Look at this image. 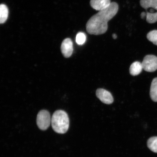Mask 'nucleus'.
Wrapping results in <instances>:
<instances>
[{"label":"nucleus","instance_id":"obj_1","mask_svg":"<svg viewBox=\"0 0 157 157\" xmlns=\"http://www.w3.org/2000/svg\"><path fill=\"white\" fill-rule=\"evenodd\" d=\"M118 10V4L113 2L107 9L93 15L86 24L87 32L90 34L96 35L105 34L108 29V22L117 15Z\"/></svg>","mask_w":157,"mask_h":157},{"label":"nucleus","instance_id":"obj_2","mask_svg":"<svg viewBox=\"0 0 157 157\" xmlns=\"http://www.w3.org/2000/svg\"><path fill=\"white\" fill-rule=\"evenodd\" d=\"M52 127L55 132L64 134L69 127V118L65 111L59 110L55 112L52 118Z\"/></svg>","mask_w":157,"mask_h":157},{"label":"nucleus","instance_id":"obj_3","mask_svg":"<svg viewBox=\"0 0 157 157\" xmlns=\"http://www.w3.org/2000/svg\"><path fill=\"white\" fill-rule=\"evenodd\" d=\"M141 6L147 11L146 21L149 23H154V18L156 12L157 0H140Z\"/></svg>","mask_w":157,"mask_h":157},{"label":"nucleus","instance_id":"obj_4","mask_svg":"<svg viewBox=\"0 0 157 157\" xmlns=\"http://www.w3.org/2000/svg\"><path fill=\"white\" fill-rule=\"evenodd\" d=\"M52 118L50 113L46 110L39 112L37 115L36 124L39 128L43 131L46 130L50 126Z\"/></svg>","mask_w":157,"mask_h":157},{"label":"nucleus","instance_id":"obj_5","mask_svg":"<svg viewBox=\"0 0 157 157\" xmlns=\"http://www.w3.org/2000/svg\"><path fill=\"white\" fill-rule=\"evenodd\" d=\"M142 63L143 69L146 71L154 72L157 70V57L154 55H147Z\"/></svg>","mask_w":157,"mask_h":157},{"label":"nucleus","instance_id":"obj_6","mask_svg":"<svg viewBox=\"0 0 157 157\" xmlns=\"http://www.w3.org/2000/svg\"><path fill=\"white\" fill-rule=\"evenodd\" d=\"M96 95L100 101L104 103L110 105L113 102V99L112 95L106 90L99 88L96 91Z\"/></svg>","mask_w":157,"mask_h":157},{"label":"nucleus","instance_id":"obj_7","mask_svg":"<svg viewBox=\"0 0 157 157\" xmlns=\"http://www.w3.org/2000/svg\"><path fill=\"white\" fill-rule=\"evenodd\" d=\"M61 50L64 56L66 58L70 57L73 52V43L70 38H66L63 41Z\"/></svg>","mask_w":157,"mask_h":157},{"label":"nucleus","instance_id":"obj_8","mask_svg":"<svg viewBox=\"0 0 157 157\" xmlns=\"http://www.w3.org/2000/svg\"><path fill=\"white\" fill-rule=\"evenodd\" d=\"M110 0H90V5L96 10L101 11L107 9L111 4Z\"/></svg>","mask_w":157,"mask_h":157},{"label":"nucleus","instance_id":"obj_9","mask_svg":"<svg viewBox=\"0 0 157 157\" xmlns=\"http://www.w3.org/2000/svg\"><path fill=\"white\" fill-rule=\"evenodd\" d=\"M143 69L142 63L139 62H135L131 65L129 72L131 75L136 76L141 73Z\"/></svg>","mask_w":157,"mask_h":157},{"label":"nucleus","instance_id":"obj_10","mask_svg":"<svg viewBox=\"0 0 157 157\" xmlns=\"http://www.w3.org/2000/svg\"><path fill=\"white\" fill-rule=\"evenodd\" d=\"M150 95L153 101L157 102V78H154L151 84Z\"/></svg>","mask_w":157,"mask_h":157},{"label":"nucleus","instance_id":"obj_11","mask_svg":"<svg viewBox=\"0 0 157 157\" xmlns=\"http://www.w3.org/2000/svg\"><path fill=\"white\" fill-rule=\"evenodd\" d=\"M9 10L6 6L1 4L0 6V23L1 24L5 22L8 17Z\"/></svg>","mask_w":157,"mask_h":157},{"label":"nucleus","instance_id":"obj_12","mask_svg":"<svg viewBox=\"0 0 157 157\" xmlns=\"http://www.w3.org/2000/svg\"><path fill=\"white\" fill-rule=\"evenodd\" d=\"M147 144L151 151L157 153V136L151 137L147 141Z\"/></svg>","mask_w":157,"mask_h":157},{"label":"nucleus","instance_id":"obj_13","mask_svg":"<svg viewBox=\"0 0 157 157\" xmlns=\"http://www.w3.org/2000/svg\"><path fill=\"white\" fill-rule=\"evenodd\" d=\"M147 39L153 44L157 46V30H153L150 31L147 34Z\"/></svg>","mask_w":157,"mask_h":157},{"label":"nucleus","instance_id":"obj_14","mask_svg":"<svg viewBox=\"0 0 157 157\" xmlns=\"http://www.w3.org/2000/svg\"><path fill=\"white\" fill-rule=\"evenodd\" d=\"M86 37L85 34L82 32L78 33L76 35V41L78 45H82L85 43Z\"/></svg>","mask_w":157,"mask_h":157},{"label":"nucleus","instance_id":"obj_15","mask_svg":"<svg viewBox=\"0 0 157 157\" xmlns=\"http://www.w3.org/2000/svg\"><path fill=\"white\" fill-rule=\"evenodd\" d=\"M140 16L142 18H144L145 16L146 17V13L144 12H142L141 13Z\"/></svg>","mask_w":157,"mask_h":157},{"label":"nucleus","instance_id":"obj_16","mask_svg":"<svg viewBox=\"0 0 157 157\" xmlns=\"http://www.w3.org/2000/svg\"><path fill=\"white\" fill-rule=\"evenodd\" d=\"M113 38L114 39H116L117 38V35L115 34H113Z\"/></svg>","mask_w":157,"mask_h":157}]
</instances>
